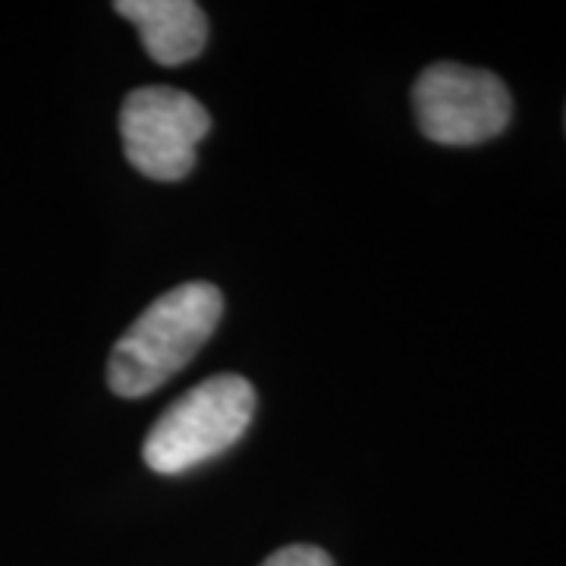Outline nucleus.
Listing matches in <instances>:
<instances>
[{
	"mask_svg": "<svg viewBox=\"0 0 566 566\" xmlns=\"http://www.w3.org/2000/svg\"><path fill=\"white\" fill-rule=\"evenodd\" d=\"M412 111L424 139L472 148L497 139L513 120V98L501 76L465 63L424 66L412 85Z\"/></svg>",
	"mask_w": 566,
	"mask_h": 566,
	"instance_id": "obj_3",
	"label": "nucleus"
},
{
	"mask_svg": "<svg viewBox=\"0 0 566 566\" xmlns=\"http://www.w3.org/2000/svg\"><path fill=\"white\" fill-rule=\"evenodd\" d=\"M262 566H334L331 554L315 545H290L274 551Z\"/></svg>",
	"mask_w": 566,
	"mask_h": 566,
	"instance_id": "obj_6",
	"label": "nucleus"
},
{
	"mask_svg": "<svg viewBox=\"0 0 566 566\" xmlns=\"http://www.w3.org/2000/svg\"><path fill=\"white\" fill-rule=\"evenodd\" d=\"M223 315L214 283H180L142 312L107 359V385L117 397H145L167 385L202 349Z\"/></svg>",
	"mask_w": 566,
	"mask_h": 566,
	"instance_id": "obj_1",
	"label": "nucleus"
},
{
	"mask_svg": "<svg viewBox=\"0 0 566 566\" xmlns=\"http://www.w3.org/2000/svg\"><path fill=\"white\" fill-rule=\"evenodd\" d=\"M114 10L139 29L148 57L161 66L196 61L208 44V20L192 0H117Z\"/></svg>",
	"mask_w": 566,
	"mask_h": 566,
	"instance_id": "obj_5",
	"label": "nucleus"
},
{
	"mask_svg": "<svg viewBox=\"0 0 566 566\" xmlns=\"http://www.w3.org/2000/svg\"><path fill=\"white\" fill-rule=\"evenodd\" d=\"M564 123H566V117H564Z\"/></svg>",
	"mask_w": 566,
	"mask_h": 566,
	"instance_id": "obj_7",
	"label": "nucleus"
},
{
	"mask_svg": "<svg viewBox=\"0 0 566 566\" xmlns=\"http://www.w3.org/2000/svg\"><path fill=\"white\" fill-rule=\"evenodd\" d=\"M255 416V390L240 375H214L151 424L142 460L158 475H182L237 444Z\"/></svg>",
	"mask_w": 566,
	"mask_h": 566,
	"instance_id": "obj_2",
	"label": "nucleus"
},
{
	"mask_svg": "<svg viewBox=\"0 0 566 566\" xmlns=\"http://www.w3.org/2000/svg\"><path fill=\"white\" fill-rule=\"evenodd\" d=\"M208 129L211 114L205 104L170 85L133 88L120 107L123 155L148 180L177 182L189 177Z\"/></svg>",
	"mask_w": 566,
	"mask_h": 566,
	"instance_id": "obj_4",
	"label": "nucleus"
}]
</instances>
